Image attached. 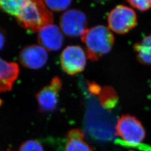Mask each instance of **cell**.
Segmentation results:
<instances>
[{"mask_svg": "<svg viewBox=\"0 0 151 151\" xmlns=\"http://www.w3.org/2000/svg\"><path fill=\"white\" fill-rule=\"evenodd\" d=\"M2 101L0 100V105L2 104Z\"/></svg>", "mask_w": 151, "mask_h": 151, "instance_id": "cell-18", "label": "cell"}, {"mask_svg": "<svg viewBox=\"0 0 151 151\" xmlns=\"http://www.w3.org/2000/svg\"><path fill=\"white\" fill-rule=\"evenodd\" d=\"M19 73V65L0 58V93L11 91Z\"/></svg>", "mask_w": 151, "mask_h": 151, "instance_id": "cell-10", "label": "cell"}, {"mask_svg": "<svg viewBox=\"0 0 151 151\" xmlns=\"http://www.w3.org/2000/svg\"><path fill=\"white\" fill-rule=\"evenodd\" d=\"M16 17L22 27L33 32H38L52 24L54 19L53 14L42 0H27Z\"/></svg>", "mask_w": 151, "mask_h": 151, "instance_id": "cell-2", "label": "cell"}, {"mask_svg": "<svg viewBox=\"0 0 151 151\" xmlns=\"http://www.w3.org/2000/svg\"><path fill=\"white\" fill-rule=\"evenodd\" d=\"M130 5L140 11L151 9V0H126Z\"/></svg>", "mask_w": 151, "mask_h": 151, "instance_id": "cell-16", "label": "cell"}, {"mask_svg": "<svg viewBox=\"0 0 151 151\" xmlns=\"http://www.w3.org/2000/svg\"><path fill=\"white\" fill-rule=\"evenodd\" d=\"M86 54L77 45H70L63 50L60 65L63 70L70 75H74L84 70L86 65Z\"/></svg>", "mask_w": 151, "mask_h": 151, "instance_id": "cell-6", "label": "cell"}, {"mask_svg": "<svg viewBox=\"0 0 151 151\" xmlns=\"http://www.w3.org/2000/svg\"><path fill=\"white\" fill-rule=\"evenodd\" d=\"M87 20L85 14L81 10L71 9L60 16V29L70 38L81 37L87 29Z\"/></svg>", "mask_w": 151, "mask_h": 151, "instance_id": "cell-5", "label": "cell"}, {"mask_svg": "<svg viewBox=\"0 0 151 151\" xmlns=\"http://www.w3.org/2000/svg\"><path fill=\"white\" fill-rule=\"evenodd\" d=\"M109 29L119 34L129 32L137 24L135 11L126 6L118 5L109 12L108 16Z\"/></svg>", "mask_w": 151, "mask_h": 151, "instance_id": "cell-4", "label": "cell"}, {"mask_svg": "<svg viewBox=\"0 0 151 151\" xmlns=\"http://www.w3.org/2000/svg\"><path fill=\"white\" fill-rule=\"evenodd\" d=\"M19 151H44V149L38 141L29 140L22 144Z\"/></svg>", "mask_w": 151, "mask_h": 151, "instance_id": "cell-15", "label": "cell"}, {"mask_svg": "<svg viewBox=\"0 0 151 151\" xmlns=\"http://www.w3.org/2000/svg\"><path fill=\"white\" fill-rule=\"evenodd\" d=\"M27 0H0V10L12 16L19 15Z\"/></svg>", "mask_w": 151, "mask_h": 151, "instance_id": "cell-13", "label": "cell"}, {"mask_svg": "<svg viewBox=\"0 0 151 151\" xmlns=\"http://www.w3.org/2000/svg\"><path fill=\"white\" fill-rule=\"evenodd\" d=\"M7 151H10V150H7Z\"/></svg>", "mask_w": 151, "mask_h": 151, "instance_id": "cell-19", "label": "cell"}, {"mask_svg": "<svg viewBox=\"0 0 151 151\" xmlns=\"http://www.w3.org/2000/svg\"><path fill=\"white\" fill-rule=\"evenodd\" d=\"M65 151H92L91 147L84 140L81 130H70L67 135Z\"/></svg>", "mask_w": 151, "mask_h": 151, "instance_id": "cell-11", "label": "cell"}, {"mask_svg": "<svg viewBox=\"0 0 151 151\" xmlns=\"http://www.w3.org/2000/svg\"><path fill=\"white\" fill-rule=\"evenodd\" d=\"M63 32L53 24L45 26L38 32V43L46 50H59L63 45Z\"/></svg>", "mask_w": 151, "mask_h": 151, "instance_id": "cell-9", "label": "cell"}, {"mask_svg": "<svg viewBox=\"0 0 151 151\" xmlns=\"http://www.w3.org/2000/svg\"><path fill=\"white\" fill-rule=\"evenodd\" d=\"M133 48L137 59L141 63L151 65V34L134 44Z\"/></svg>", "mask_w": 151, "mask_h": 151, "instance_id": "cell-12", "label": "cell"}, {"mask_svg": "<svg viewBox=\"0 0 151 151\" xmlns=\"http://www.w3.org/2000/svg\"><path fill=\"white\" fill-rule=\"evenodd\" d=\"M48 60L47 50L40 45H29L22 49L19 61L24 67L33 70L43 67Z\"/></svg>", "mask_w": 151, "mask_h": 151, "instance_id": "cell-8", "label": "cell"}, {"mask_svg": "<svg viewBox=\"0 0 151 151\" xmlns=\"http://www.w3.org/2000/svg\"><path fill=\"white\" fill-rule=\"evenodd\" d=\"M116 133L121 141L119 143L135 147L140 145L146 137V131L140 121L130 115H123L118 120Z\"/></svg>", "mask_w": 151, "mask_h": 151, "instance_id": "cell-3", "label": "cell"}, {"mask_svg": "<svg viewBox=\"0 0 151 151\" xmlns=\"http://www.w3.org/2000/svg\"><path fill=\"white\" fill-rule=\"evenodd\" d=\"M49 10L55 12L65 10L72 3V0H44Z\"/></svg>", "mask_w": 151, "mask_h": 151, "instance_id": "cell-14", "label": "cell"}, {"mask_svg": "<svg viewBox=\"0 0 151 151\" xmlns=\"http://www.w3.org/2000/svg\"><path fill=\"white\" fill-rule=\"evenodd\" d=\"M5 43V35L4 31L0 29V50L4 48Z\"/></svg>", "mask_w": 151, "mask_h": 151, "instance_id": "cell-17", "label": "cell"}, {"mask_svg": "<svg viewBox=\"0 0 151 151\" xmlns=\"http://www.w3.org/2000/svg\"><path fill=\"white\" fill-rule=\"evenodd\" d=\"M62 88V82L59 77H54L50 83L44 87L36 94L40 110L44 113H50L56 109L58 105V95Z\"/></svg>", "mask_w": 151, "mask_h": 151, "instance_id": "cell-7", "label": "cell"}, {"mask_svg": "<svg viewBox=\"0 0 151 151\" xmlns=\"http://www.w3.org/2000/svg\"><path fill=\"white\" fill-rule=\"evenodd\" d=\"M81 38L85 45L87 57L91 61H96L108 54L114 43V37L111 30L101 25L87 29Z\"/></svg>", "mask_w": 151, "mask_h": 151, "instance_id": "cell-1", "label": "cell"}]
</instances>
